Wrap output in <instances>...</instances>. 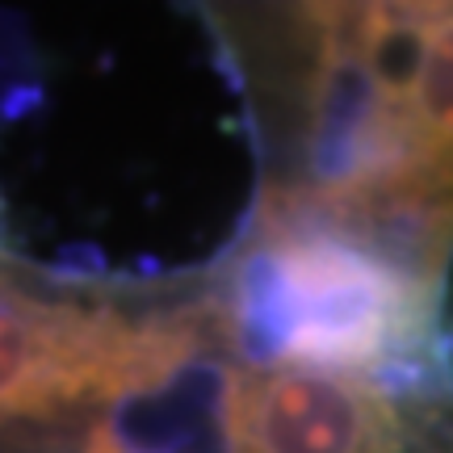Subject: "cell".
Returning a JSON list of instances; mask_svg holds the SVG:
<instances>
[{"label": "cell", "mask_w": 453, "mask_h": 453, "mask_svg": "<svg viewBox=\"0 0 453 453\" xmlns=\"http://www.w3.org/2000/svg\"><path fill=\"white\" fill-rule=\"evenodd\" d=\"M273 177L257 240H319L449 298L453 0L235 21Z\"/></svg>", "instance_id": "6da1fadb"}]
</instances>
